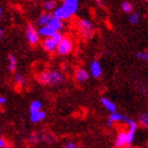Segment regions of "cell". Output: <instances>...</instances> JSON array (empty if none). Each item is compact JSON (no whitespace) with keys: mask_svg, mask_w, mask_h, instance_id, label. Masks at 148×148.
<instances>
[{"mask_svg":"<svg viewBox=\"0 0 148 148\" xmlns=\"http://www.w3.org/2000/svg\"><path fill=\"white\" fill-rule=\"evenodd\" d=\"M27 39L31 45H36L39 40V32H37L32 25H28L27 27Z\"/></svg>","mask_w":148,"mask_h":148,"instance_id":"5b68a950","label":"cell"},{"mask_svg":"<svg viewBox=\"0 0 148 148\" xmlns=\"http://www.w3.org/2000/svg\"><path fill=\"white\" fill-rule=\"evenodd\" d=\"M65 147L66 148H75L76 147V145H75L74 143H67V144L65 145Z\"/></svg>","mask_w":148,"mask_h":148,"instance_id":"4316f807","label":"cell"},{"mask_svg":"<svg viewBox=\"0 0 148 148\" xmlns=\"http://www.w3.org/2000/svg\"><path fill=\"white\" fill-rule=\"evenodd\" d=\"M46 116V112H43L42 110H38L36 112L31 113V122L32 123H39V122L45 120Z\"/></svg>","mask_w":148,"mask_h":148,"instance_id":"5bb4252c","label":"cell"},{"mask_svg":"<svg viewBox=\"0 0 148 148\" xmlns=\"http://www.w3.org/2000/svg\"><path fill=\"white\" fill-rule=\"evenodd\" d=\"M126 145H128L127 144V132L122 131L117 134L116 139H115V147H124Z\"/></svg>","mask_w":148,"mask_h":148,"instance_id":"4fadbf2b","label":"cell"},{"mask_svg":"<svg viewBox=\"0 0 148 148\" xmlns=\"http://www.w3.org/2000/svg\"><path fill=\"white\" fill-rule=\"evenodd\" d=\"M42 8L46 11H53L56 9V2H54V0H47L43 2Z\"/></svg>","mask_w":148,"mask_h":148,"instance_id":"e0dca14e","label":"cell"},{"mask_svg":"<svg viewBox=\"0 0 148 148\" xmlns=\"http://www.w3.org/2000/svg\"><path fill=\"white\" fill-rule=\"evenodd\" d=\"M38 80L43 85H58L64 82V75L58 71H45L38 76Z\"/></svg>","mask_w":148,"mask_h":148,"instance_id":"6da1fadb","label":"cell"},{"mask_svg":"<svg viewBox=\"0 0 148 148\" xmlns=\"http://www.w3.org/2000/svg\"><path fill=\"white\" fill-rule=\"evenodd\" d=\"M41 107H42L41 102H39V101H33L31 106H30V112L33 113V112H36L38 110H41Z\"/></svg>","mask_w":148,"mask_h":148,"instance_id":"ac0fdd59","label":"cell"},{"mask_svg":"<svg viewBox=\"0 0 148 148\" xmlns=\"http://www.w3.org/2000/svg\"><path fill=\"white\" fill-rule=\"evenodd\" d=\"M64 5L70 11L72 15H74L78 9V0H64Z\"/></svg>","mask_w":148,"mask_h":148,"instance_id":"8fae6325","label":"cell"},{"mask_svg":"<svg viewBox=\"0 0 148 148\" xmlns=\"http://www.w3.org/2000/svg\"><path fill=\"white\" fill-rule=\"evenodd\" d=\"M49 25H51L53 29H55L56 31H60V30L64 29V22H62V19L56 18V17H53Z\"/></svg>","mask_w":148,"mask_h":148,"instance_id":"2e32d148","label":"cell"},{"mask_svg":"<svg viewBox=\"0 0 148 148\" xmlns=\"http://www.w3.org/2000/svg\"><path fill=\"white\" fill-rule=\"evenodd\" d=\"M140 124H141L143 127L148 128V112L142 114V115L140 116Z\"/></svg>","mask_w":148,"mask_h":148,"instance_id":"ffe728a7","label":"cell"},{"mask_svg":"<svg viewBox=\"0 0 148 148\" xmlns=\"http://www.w3.org/2000/svg\"><path fill=\"white\" fill-rule=\"evenodd\" d=\"M53 16L58 19H62V20H66V19L70 18L72 16V14L70 13V11L62 4V5L56 8V9L53 11Z\"/></svg>","mask_w":148,"mask_h":148,"instance_id":"277c9868","label":"cell"},{"mask_svg":"<svg viewBox=\"0 0 148 148\" xmlns=\"http://www.w3.org/2000/svg\"><path fill=\"white\" fill-rule=\"evenodd\" d=\"M140 21V15L136 14V13H133L129 16V22L132 23V25H138Z\"/></svg>","mask_w":148,"mask_h":148,"instance_id":"44dd1931","label":"cell"},{"mask_svg":"<svg viewBox=\"0 0 148 148\" xmlns=\"http://www.w3.org/2000/svg\"><path fill=\"white\" fill-rule=\"evenodd\" d=\"M53 17H54L53 14H50V13H43V14H41V15L39 16V18L37 19V25H39V27H43V25H49Z\"/></svg>","mask_w":148,"mask_h":148,"instance_id":"30bf717a","label":"cell"},{"mask_svg":"<svg viewBox=\"0 0 148 148\" xmlns=\"http://www.w3.org/2000/svg\"><path fill=\"white\" fill-rule=\"evenodd\" d=\"M90 71H91V74L92 76H94L95 78H99V77L102 76L103 70L102 67H101V64L99 62H92L91 65H90Z\"/></svg>","mask_w":148,"mask_h":148,"instance_id":"9c48e42d","label":"cell"},{"mask_svg":"<svg viewBox=\"0 0 148 148\" xmlns=\"http://www.w3.org/2000/svg\"><path fill=\"white\" fill-rule=\"evenodd\" d=\"M6 103V99L4 97V96H0V104L1 105H3V104H5Z\"/></svg>","mask_w":148,"mask_h":148,"instance_id":"83f0119b","label":"cell"},{"mask_svg":"<svg viewBox=\"0 0 148 148\" xmlns=\"http://www.w3.org/2000/svg\"><path fill=\"white\" fill-rule=\"evenodd\" d=\"M57 45H58V42L53 37H46L41 43L42 48L48 52H53L54 50L57 49Z\"/></svg>","mask_w":148,"mask_h":148,"instance_id":"8992f818","label":"cell"},{"mask_svg":"<svg viewBox=\"0 0 148 148\" xmlns=\"http://www.w3.org/2000/svg\"><path fill=\"white\" fill-rule=\"evenodd\" d=\"M16 66H17V62H16L15 56L10 55L9 56V69L10 71H15L16 70Z\"/></svg>","mask_w":148,"mask_h":148,"instance_id":"d6986e66","label":"cell"},{"mask_svg":"<svg viewBox=\"0 0 148 148\" xmlns=\"http://www.w3.org/2000/svg\"><path fill=\"white\" fill-rule=\"evenodd\" d=\"M52 37L56 40V41H57V42H59V41H60V40L62 39V37H64V36H62V35L60 34V33H59V31H57V32L55 33V34L53 35Z\"/></svg>","mask_w":148,"mask_h":148,"instance_id":"d4e9b609","label":"cell"},{"mask_svg":"<svg viewBox=\"0 0 148 148\" xmlns=\"http://www.w3.org/2000/svg\"><path fill=\"white\" fill-rule=\"evenodd\" d=\"M75 79L78 83H84L89 79V73L85 69H77L75 72Z\"/></svg>","mask_w":148,"mask_h":148,"instance_id":"7c38bea8","label":"cell"},{"mask_svg":"<svg viewBox=\"0 0 148 148\" xmlns=\"http://www.w3.org/2000/svg\"><path fill=\"white\" fill-rule=\"evenodd\" d=\"M114 122H125V123L129 124L131 122V120L128 119L127 116H125V115H123V114L117 113L115 111V112H111V115L109 116L108 121V126H111Z\"/></svg>","mask_w":148,"mask_h":148,"instance_id":"52a82bcc","label":"cell"},{"mask_svg":"<svg viewBox=\"0 0 148 148\" xmlns=\"http://www.w3.org/2000/svg\"><path fill=\"white\" fill-rule=\"evenodd\" d=\"M101 103H102V105L108 111H110V112H115V111H116V106H115V104H114L113 102H111L110 99H106V97H103V99H101Z\"/></svg>","mask_w":148,"mask_h":148,"instance_id":"9a60e30c","label":"cell"},{"mask_svg":"<svg viewBox=\"0 0 148 148\" xmlns=\"http://www.w3.org/2000/svg\"><path fill=\"white\" fill-rule=\"evenodd\" d=\"M78 31H79L80 35H82L84 38L89 39L93 35L92 23H91L89 20H87V19H80L79 22H78Z\"/></svg>","mask_w":148,"mask_h":148,"instance_id":"7a4b0ae2","label":"cell"},{"mask_svg":"<svg viewBox=\"0 0 148 148\" xmlns=\"http://www.w3.org/2000/svg\"><path fill=\"white\" fill-rule=\"evenodd\" d=\"M136 56H138V58L142 59V60H148V50L145 52L136 53Z\"/></svg>","mask_w":148,"mask_h":148,"instance_id":"603a6c76","label":"cell"},{"mask_svg":"<svg viewBox=\"0 0 148 148\" xmlns=\"http://www.w3.org/2000/svg\"><path fill=\"white\" fill-rule=\"evenodd\" d=\"M38 32H39L40 36H43L46 38V37H52L57 31H56L55 29H53L50 25H43V27H40Z\"/></svg>","mask_w":148,"mask_h":148,"instance_id":"ba28073f","label":"cell"},{"mask_svg":"<svg viewBox=\"0 0 148 148\" xmlns=\"http://www.w3.org/2000/svg\"><path fill=\"white\" fill-rule=\"evenodd\" d=\"M122 10H123L125 13H131L132 12V5L130 4L129 2H123L122 3Z\"/></svg>","mask_w":148,"mask_h":148,"instance_id":"7402d4cb","label":"cell"},{"mask_svg":"<svg viewBox=\"0 0 148 148\" xmlns=\"http://www.w3.org/2000/svg\"><path fill=\"white\" fill-rule=\"evenodd\" d=\"M0 147L1 148H6L8 147V144H6L5 140L3 138H0Z\"/></svg>","mask_w":148,"mask_h":148,"instance_id":"484cf974","label":"cell"},{"mask_svg":"<svg viewBox=\"0 0 148 148\" xmlns=\"http://www.w3.org/2000/svg\"><path fill=\"white\" fill-rule=\"evenodd\" d=\"M73 49V42L72 40L68 37H62V39L60 40L57 45V52L60 55H67L71 52Z\"/></svg>","mask_w":148,"mask_h":148,"instance_id":"3957f363","label":"cell"},{"mask_svg":"<svg viewBox=\"0 0 148 148\" xmlns=\"http://www.w3.org/2000/svg\"><path fill=\"white\" fill-rule=\"evenodd\" d=\"M15 80H16V83H17V85H18V86H21L22 84H23V77H22L20 74H16V75H15Z\"/></svg>","mask_w":148,"mask_h":148,"instance_id":"cb8c5ba5","label":"cell"}]
</instances>
